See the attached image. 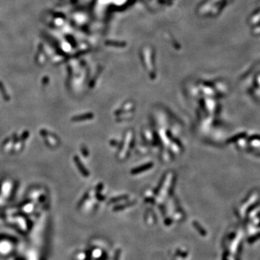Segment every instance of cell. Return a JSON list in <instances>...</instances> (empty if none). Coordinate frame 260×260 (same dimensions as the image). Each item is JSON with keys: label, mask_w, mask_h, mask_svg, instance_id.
Instances as JSON below:
<instances>
[{"label": "cell", "mask_w": 260, "mask_h": 260, "mask_svg": "<svg viewBox=\"0 0 260 260\" xmlns=\"http://www.w3.org/2000/svg\"><path fill=\"white\" fill-rule=\"evenodd\" d=\"M73 160H74V163L76 164L79 171L81 173V174L83 175L84 177H88V176H90V172L88 171V170L85 167V165H83L82 161L80 160V158H79L77 156H75L74 157V158H73Z\"/></svg>", "instance_id": "cell-1"}, {"label": "cell", "mask_w": 260, "mask_h": 260, "mask_svg": "<svg viewBox=\"0 0 260 260\" xmlns=\"http://www.w3.org/2000/svg\"><path fill=\"white\" fill-rule=\"evenodd\" d=\"M96 198L98 199V200H99L100 201H103V200H105V197L102 196L101 194H100V192L96 193Z\"/></svg>", "instance_id": "cell-12"}, {"label": "cell", "mask_w": 260, "mask_h": 260, "mask_svg": "<svg viewBox=\"0 0 260 260\" xmlns=\"http://www.w3.org/2000/svg\"><path fill=\"white\" fill-rule=\"evenodd\" d=\"M127 198H128V196H127V195L121 196V197H118V198H112L111 200H110V201H109V202H110V203H114V202H116L119 201V200H125V199H127Z\"/></svg>", "instance_id": "cell-8"}, {"label": "cell", "mask_w": 260, "mask_h": 260, "mask_svg": "<svg viewBox=\"0 0 260 260\" xmlns=\"http://www.w3.org/2000/svg\"><path fill=\"white\" fill-rule=\"evenodd\" d=\"M1 183H0V194H1Z\"/></svg>", "instance_id": "cell-14"}, {"label": "cell", "mask_w": 260, "mask_h": 260, "mask_svg": "<svg viewBox=\"0 0 260 260\" xmlns=\"http://www.w3.org/2000/svg\"><path fill=\"white\" fill-rule=\"evenodd\" d=\"M81 152H82V153H83V156H84V157H85V158L88 157V156H89V153H88V149H87L85 146H82Z\"/></svg>", "instance_id": "cell-9"}, {"label": "cell", "mask_w": 260, "mask_h": 260, "mask_svg": "<svg viewBox=\"0 0 260 260\" xmlns=\"http://www.w3.org/2000/svg\"><path fill=\"white\" fill-rule=\"evenodd\" d=\"M103 185L102 184H99L97 186L96 189H95V190H96V192H100V191L103 189Z\"/></svg>", "instance_id": "cell-13"}, {"label": "cell", "mask_w": 260, "mask_h": 260, "mask_svg": "<svg viewBox=\"0 0 260 260\" xmlns=\"http://www.w3.org/2000/svg\"><path fill=\"white\" fill-rule=\"evenodd\" d=\"M88 195H89V194H88V193H86V194H85L84 196H83V198H82V200H80V202H79V205H78L79 207H80V206H81V205H83V204L84 203L85 201L87 199H88Z\"/></svg>", "instance_id": "cell-11"}, {"label": "cell", "mask_w": 260, "mask_h": 260, "mask_svg": "<svg viewBox=\"0 0 260 260\" xmlns=\"http://www.w3.org/2000/svg\"><path fill=\"white\" fill-rule=\"evenodd\" d=\"M193 226H194V227L197 229V231L199 232V233L201 234L202 235H206V234H207L206 231H205V229L202 227L201 225H200L198 222H197V221L193 222Z\"/></svg>", "instance_id": "cell-4"}, {"label": "cell", "mask_w": 260, "mask_h": 260, "mask_svg": "<svg viewBox=\"0 0 260 260\" xmlns=\"http://www.w3.org/2000/svg\"><path fill=\"white\" fill-rule=\"evenodd\" d=\"M29 136H30V133H29L28 131H25V132L22 134L20 138H19V142H20V143L22 144H24L25 141L28 139Z\"/></svg>", "instance_id": "cell-5"}, {"label": "cell", "mask_w": 260, "mask_h": 260, "mask_svg": "<svg viewBox=\"0 0 260 260\" xmlns=\"http://www.w3.org/2000/svg\"><path fill=\"white\" fill-rule=\"evenodd\" d=\"M153 166V163H148L144 164V165H141V166L137 167V168H134V169H132V171H131V173H132V175L138 174V173H142V172H143V171H147V170L150 169V168H151Z\"/></svg>", "instance_id": "cell-2"}, {"label": "cell", "mask_w": 260, "mask_h": 260, "mask_svg": "<svg viewBox=\"0 0 260 260\" xmlns=\"http://www.w3.org/2000/svg\"><path fill=\"white\" fill-rule=\"evenodd\" d=\"M12 139H13V145H15L18 142H19V138H18L17 134H13V135L12 136Z\"/></svg>", "instance_id": "cell-10"}, {"label": "cell", "mask_w": 260, "mask_h": 260, "mask_svg": "<svg viewBox=\"0 0 260 260\" xmlns=\"http://www.w3.org/2000/svg\"><path fill=\"white\" fill-rule=\"evenodd\" d=\"M93 118V114H83V115H80V116H74L72 118V121H84V120H87V119H91V118Z\"/></svg>", "instance_id": "cell-3"}, {"label": "cell", "mask_w": 260, "mask_h": 260, "mask_svg": "<svg viewBox=\"0 0 260 260\" xmlns=\"http://www.w3.org/2000/svg\"><path fill=\"white\" fill-rule=\"evenodd\" d=\"M134 203H128V204H126V205H119V206H117V207H115L114 208V211H119V210H124V209H125V207H129V206H131V205H133Z\"/></svg>", "instance_id": "cell-7"}, {"label": "cell", "mask_w": 260, "mask_h": 260, "mask_svg": "<svg viewBox=\"0 0 260 260\" xmlns=\"http://www.w3.org/2000/svg\"><path fill=\"white\" fill-rule=\"evenodd\" d=\"M40 135H41L42 137H43V138H45V137H56L55 136H54V135H52V134H51L49 132H48V131L47 130H40Z\"/></svg>", "instance_id": "cell-6"}]
</instances>
